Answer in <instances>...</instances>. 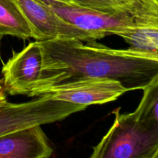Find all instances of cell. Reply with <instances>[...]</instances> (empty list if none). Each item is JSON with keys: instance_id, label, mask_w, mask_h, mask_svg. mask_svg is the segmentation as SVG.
Listing matches in <instances>:
<instances>
[{"instance_id": "1", "label": "cell", "mask_w": 158, "mask_h": 158, "mask_svg": "<svg viewBox=\"0 0 158 158\" xmlns=\"http://www.w3.org/2000/svg\"><path fill=\"white\" fill-rule=\"evenodd\" d=\"M42 71L28 97L82 78L119 80L129 91L143 90L158 77V52L112 49L94 42L51 40L40 42Z\"/></svg>"}, {"instance_id": "2", "label": "cell", "mask_w": 158, "mask_h": 158, "mask_svg": "<svg viewBox=\"0 0 158 158\" xmlns=\"http://www.w3.org/2000/svg\"><path fill=\"white\" fill-rule=\"evenodd\" d=\"M114 122L98 143L91 158H155L158 151V124L135 111L113 110Z\"/></svg>"}, {"instance_id": "3", "label": "cell", "mask_w": 158, "mask_h": 158, "mask_svg": "<svg viewBox=\"0 0 158 158\" xmlns=\"http://www.w3.org/2000/svg\"><path fill=\"white\" fill-rule=\"evenodd\" d=\"M33 29L35 41L78 40L94 42L100 40L96 34L83 30L60 16L50 6L37 0H15Z\"/></svg>"}, {"instance_id": "4", "label": "cell", "mask_w": 158, "mask_h": 158, "mask_svg": "<svg viewBox=\"0 0 158 158\" xmlns=\"http://www.w3.org/2000/svg\"><path fill=\"white\" fill-rule=\"evenodd\" d=\"M51 8L70 24L103 38L137 26L129 12L102 11L79 6L54 5Z\"/></svg>"}, {"instance_id": "5", "label": "cell", "mask_w": 158, "mask_h": 158, "mask_svg": "<svg viewBox=\"0 0 158 158\" xmlns=\"http://www.w3.org/2000/svg\"><path fill=\"white\" fill-rule=\"evenodd\" d=\"M129 89L119 80L109 78H82L49 89L51 98L77 105L104 104L117 100Z\"/></svg>"}, {"instance_id": "6", "label": "cell", "mask_w": 158, "mask_h": 158, "mask_svg": "<svg viewBox=\"0 0 158 158\" xmlns=\"http://www.w3.org/2000/svg\"><path fill=\"white\" fill-rule=\"evenodd\" d=\"M42 60L39 41L29 43L19 52L13 51L2 69L6 92L10 95H29L41 76Z\"/></svg>"}, {"instance_id": "7", "label": "cell", "mask_w": 158, "mask_h": 158, "mask_svg": "<svg viewBox=\"0 0 158 158\" xmlns=\"http://www.w3.org/2000/svg\"><path fill=\"white\" fill-rule=\"evenodd\" d=\"M53 153L42 126H34L0 137V158H48Z\"/></svg>"}, {"instance_id": "8", "label": "cell", "mask_w": 158, "mask_h": 158, "mask_svg": "<svg viewBox=\"0 0 158 158\" xmlns=\"http://www.w3.org/2000/svg\"><path fill=\"white\" fill-rule=\"evenodd\" d=\"M34 39L33 29L15 0H0V37Z\"/></svg>"}, {"instance_id": "9", "label": "cell", "mask_w": 158, "mask_h": 158, "mask_svg": "<svg viewBox=\"0 0 158 158\" xmlns=\"http://www.w3.org/2000/svg\"><path fill=\"white\" fill-rule=\"evenodd\" d=\"M116 35L121 37L134 50L158 52V27L135 26Z\"/></svg>"}, {"instance_id": "10", "label": "cell", "mask_w": 158, "mask_h": 158, "mask_svg": "<svg viewBox=\"0 0 158 158\" xmlns=\"http://www.w3.org/2000/svg\"><path fill=\"white\" fill-rule=\"evenodd\" d=\"M137 26L158 27V0H124Z\"/></svg>"}, {"instance_id": "11", "label": "cell", "mask_w": 158, "mask_h": 158, "mask_svg": "<svg viewBox=\"0 0 158 158\" xmlns=\"http://www.w3.org/2000/svg\"><path fill=\"white\" fill-rule=\"evenodd\" d=\"M143 91V96L135 112L140 117L154 120L158 124V77Z\"/></svg>"}, {"instance_id": "12", "label": "cell", "mask_w": 158, "mask_h": 158, "mask_svg": "<svg viewBox=\"0 0 158 158\" xmlns=\"http://www.w3.org/2000/svg\"><path fill=\"white\" fill-rule=\"evenodd\" d=\"M74 1L76 2V6L89 8V9L102 11H127L121 6L116 4L112 0H74Z\"/></svg>"}, {"instance_id": "13", "label": "cell", "mask_w": 158, "mask_h": 158, "mask_svg": "<svg viewBox=\"0 0 158 158\" xmlns=\"http://www.w3.org/2000/svg\"><path fill=\"white\" fill-rule=\"evenodd\" d=\"M37 1L49 6H54V5H68V6L74 5L76 6L74 0H37Z\"/></svg>"}, {"instance_id": "14", "label": "cell", "mask_w": 158, "mask_h": 158, "mask_svg": "<svg viewBox=\"0 0 158 158\" xmlns=\"http://www.w3.org/2000/svg\"><path fill=\"white\" fill-rule=\"evenodd\" d=\"M7 101L6 96V90H5L4 86H3L2 80L0 79V106L2 105Z\"/></svg>"}, {"instance_id": "15", "label": "cell", "mask_w": 158, "mask_h": 158, "mask_svg": "<svg viewBox=\"0 0 158 158\" xmlns=\"http://www.w3.org/2000/svg\"><path fill=\"white\" fill-rule=\"evenodd\" d=\"M112 1H114L116 4H117L118 6H121L122 8H123V9H125L127 11V8H126V6H125L124 0H112Z\"/></svg>"}, {"instance_id": "16", "label": "cell", "mask_w": 158, "mask_h": 158, "mask_svg": "<svg viewBox=\"0 0 158 158\" xmlns=\"http://www.w3.org/2000/svg\"><path fill=\"white\" fill-rule=\"evenodd\" d=\"M156 158H158V154H157V156H156Z\"/></svg>"}, {"instance_id": "17", "label": "cell", "mask_w": 158, "mask_h": 158, "mask_svg": "<svg viewBox=\"0 0 158 158\" xmlns=\"http://www.w3.org/2000/svg\"><path fill=\"white\" fill-rule=\"evenodd\" d=\"M0 57H1V56H0Z\"/></svg>"}]
</instances>
